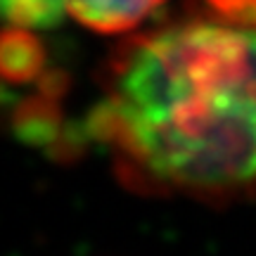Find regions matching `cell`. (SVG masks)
Masks as SVG:
<instances>
[{
  "label": "cell",
  "instance_id": "6da1fadb",
  "mask_svg": "<svg viewBox=\"0 0 256 256\" xmlns=\"http://www.w3.org/2000/svg\"><path fill=\"white\" fill-rule=\"evenodd\" d=\"M86 136L128 188L211 204L256 197V28L209 12L121 43Z\"/></svg>",
  "mask_w": 256,
  "mask_h": 256
},
{
  "label": "cell",
  "instance_id": "5b68a950",
  "mask_svg": "<svg viewBox=\"0 0 256 256\" xmlns=\"http://www.w3.org/2000/svg\"><path fill=\"white\" fill-rule=\"evenodd\" d=\"M206 12L256 28V0H202Z\"/></svg>",
  "mask_w": 256,
  "mask_h": 256
},
{
  "label": "cell",
  "instance_id": "7a4b0ae2",
  "mask_svg": "<svg viewBox=\"0 0 256 256\" xmlns=\"http://www.w3.org/2000/svg\"><path fill=\"white\" fill-rule=\"evenodd\" d=\"M78 24L98 34H126L142 24L166 0H64Z\"/></svg>",
  "mask_w": 256,
  "mask_h": 256
},
{
  "label": "cell",
  "instance_id": "277c9868",
  "mask_svg": "<svg viewBox=\"0 0 256 256\" xmlns=\"http://www.w3.org/2000/svg\"><path fill=\"white\" fill-rule=\"evenodd\" d=\"M64 0H0V19L12 26L50 28L62 22Z\"/></svg>",
  "mask_w": 256,
  "mask_h": 256
},
{
  "label": "cell",
  "instance_id": "3957f363",
  "mask_svg": "<svg viewBox=\"0 0 256 256\" xmlns=\"http://www.w3.org/2000/svg\"><path fill=\"white\" fill-rule=\"evenodd\" d=\"M46 48L24 26L0 31V76L12 83H26L46 76Z\"/></svg>",
  "mask_w": 256,
  "mask_h": 256
}]
</instances>
